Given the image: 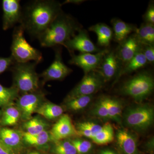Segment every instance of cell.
<instances>
[{"instance_id": "cell-1", "label": "cell", "mask_w": 154, "mask_h": 154, "mask_svg": "<svg viewBox=\"0 0 154 154\" xmlns=\"http://www.w3.org/2000/svg\"><path fill=\"white\" fill-rule=\"evenodd\" d=\"M62 12L59 2L34 1L22 11L20 25L31 36L38 38Z\"/></svg>"}, {"instance_id": "cell-2", "label": "cell", "mask_w": 154, "mask_h": 154, "mask_svg": "<svg viewBox=\"0 0 154 154\" xmlns=\"http://www.w3.org/2000/svg\"><path fill=\"white\" fill-rule=\"evenodd\" d=\"M81 29L82 26L73 17L62 11L38 38L42 47L63 45Z\"/></svg>"}, {"instance_id": "cell-3", "label": "cell", "mask_w": 154, "mask_h": 154, "mask_svg": "<svg viewBox=\"0 0 154 154\" xmlns=\"http://www.w3.org/2000/svg\"><path fill=\"white\" fill-rule=\"evenodd\" d=\"M36 62L17 63L11 68L13 72L14 85L22 94L33 93L39 90V77L36 72Z\"/></svg>"}, {"instance_id": "cell-4", "label": "cell", "mask_w": 154, "mask_h": 154, "mask_svg": "<svg viewBox=\"0 0 154 154\" xmlns=\"http://www.w3.org/2000/svg\"><path fill=\"white\" fill-rule=\"evenodd\" d=\"M25 30L20 25L14 29L11 47V56L17 63H27L33 60L38 63L42 60V54L32 47L24 37Z\"/></svg>"}, {"instance_id": "cell-5", "label": "cell", "mask_w": 154, "mask_h": 154, "mask_svg": "<svg viewBox=\"0 0 154 154\" xmlns=\"http://www.w3.org/2000/svg\"><path fill=\"white\" fill-rule=\"evenodd\" d=\"M154 78L148 72L139 73L124 83L120 89L123 95L130 96L135 101L141 102L152 93Z\"/></svg>"}, {"instance_id": "cell-6", "label": "cell", "mask_w": 154, "mask_h": 154, "mask_svg": "<svg viewBox=\"0 0 154 154\" xmlns=\"http://www.w3.org/2000/svg\"><path fill=\"white\" fill-rule=\"evenodd\" d=\"M154 109L147 105L129 108L124 115L125 125L138 131L148 129L154 122Z\"/></svg>"}, {"instance_id": "cell-7", "label": "cell", "mask_w": 154, "mask_h": 154, "mask_svg": "<svg viewBox=\"0 0 154 154\" xmlns=\"http://www.w3.org/2000/svg\"><path fill=\"white\" fill-rule=\"evenodd\" d=\"M105 82L98 72L92 71L85 74L82 81L69 93L66 99L77 96H91L99 91Z\"/></svg>"}, {"instance_id": "cell-8", "label": "cell", "mask_w": 154, "mask_h": 154, "mask_svg": "<svg viewBox=\"0 0 154 154\" xmlns=\"http://www.w3.org/2000/svg\"><path fill=\"white\" fill-rule=\"evenodd\" d=\"M44 94L39 90L20 96L17 99L16 107L21 113V119L26 121L32 118V115L44 102Z\"/></svg>"}, {"instance_id": "cell-9", "label": "cell", "mask_w": 154, "mask_h": 154, "mask_svg": "<svg viewBox=\"0 0 154 154\" xmlns=\"http://www.w3.org/2000/svg\"><path fill=\"white\" fill-rule=\"evenodd\" d=\"M108 51L107 49H104L96 54L80 53L79 55L72 54L69 63L79 67L86 74L98 69L104 56Z\"/></svg>"}, {"instance_id": "cell-10", "label": "cell", "mask_w": 154, "mask_h": 154, "mask_svg": "<svg viewBox=\"0 0 154 154\" xmlns=\"http://www.w3.org/2000/svg\"><path fill=\"white\" fill-rule=\"evenodd\" d=\"M63 46L68 50L71 54L74 51H78L81 53H94L101 51L91 41L88 32L84 29H80L77 35L66 41Z\"/></svg>"}, {"instance_id": "cell-11", "label": "cell", "mask_w": 154, "mask_h": 154, "mask_svg": "<svg viewBox=\"0 0 154 154\" xmlns=\"http://www.w3.org/2000/svg\"><path fill=\"white\" fill-rule=\"evenodd\" d=\"M49 134L51 140L53 142L79 136L71 119L67 114H64L60 117L54 125Z\"/></svg>"}, {"instance_id": "cell-12", "label": "cell", "mask_w": 154, "mask_h": 154, "mask_svg": "<svg viewBox=\"0 0 154 154\" xmlns=\"http://www.w3.org/2000/svg\"><path fill=\"white\" fill-rule=\"evenodd\" d=\"M60 49H56L54 60L51 64L40 74V76L43 79V83L51 80L63 79L72 71V70L66 65L63 61Z\"/></svg>"}, {"instance_id": "cell-13", "label": "cell", "mask_w": 154, "mask_h": 154, "mask_svg": "<svg viewBox=\"0 0 154 154\" xmlns=\"http://www.w3.org/2000/svg\"><path fill=\"white\" fill-rule=\"evenodd\" d=\"M3 28L7 30L18 23H21L22 17V8L18 0H4Z\"/></svg>"}, {"instance_id": "cell-14", "label": "cell", "mask_w": 154, "mask_h": 154, "mask_svg": "<svg viewBox=\"0 0 154 154\" xmlns=\"http://www.w3.org/2000/svg\"><path fill=\"white\" fill-rule=\"evenodd\" d=\"M141 45L138 41L135 34L128 36L120 43L115 52L119 63L122 66L129 61L137 53L140 51Z\"/></svg>"}, {"instance_id": "cell-15", "label": "cell", "mask_w": 154, "mask_h": 154, "mask_svg": "<svg viewBox=\"0 0 154 154\" xmlns=\"http://www.w3.org/2000/svg\"><path fill=\"white\" fill-rule=\"evenodd\" d=\"M0 139L16 154H21L23 148L22 133L17 130L0 126Z\"/></svg>"}, {"instance_id": "cell-16", "label": "cell", "mask_w": 154, "mask_h": 154, "mask_svg": "<svg viewBox=\"0 0 154 154\" xmlns=\"http://www.w3.org/2000/svg\"><path fill=\"white\" fill-rule=\"evenodd\" d=\"M119 63L115 52L108 51L105 54L99 66L96 71L102 75L105 82L112 79L119 70Z\"/></svg>"}, {"instance_id": "cell-17", "label": "cell", "mask_w": 154, "mask_h": 154, "mask_svg": "<svg viewBox=\"0 0 154 154\" xmlns=\"http://www.w3.org/2000/svg\"><path fill=\"white\" fill-rule=\"evenodd\" d=\"M116 137L121 154H138L137 140L132 133L125 129L118 130Z\"/></svg>"}, {"instance_id": "cell-18", "label": "cell", "mask_w": 154, "mask_h": 154, "mask_svg": "<svg viewBox=\"0 0 154 154\" xmlns=\"http://www.w3.org/2000/svg\"><path fill=\"white\" fill-rule=\"evenodd\" d=\"M111 23L113 26L114 40L119 44L125 40L131 33H135L137 29L135 25L116 18L112 19Z\"/></svg>"}, {"instance_id": "cell-19", "label": "cell", "mask_w": 154, "mask_h": 154, "mask_svg": "<svg viewBox=\"0 0 154 154\" xmlns=\"http://www.w3.org/2000/svg\"><path fill=\"white\" fill-rule=\"evenodd\" d=\"M90 31L96 33L98 45L107 47L113 37V31L109 26L104 23H98L89 28Z\"/></svg>"}, {"instance_id": "cell-20", "label": "cell", "mask_w": 154, "mask_h": 154, "mask_svg": "<svg viewBox=\"0 0 154 154\" xmlns=\"http://www.w3.org/2000/svg\"><path fill=\"white\" fill-rule=\"evenodd\" d=\"M148 63L142 51H139L129 61L122 67L118 72L117 79L122 76L132 73L144 67Z\"/></svg>"}, {"instance_id": "cell-21", "label": "cell", "mask_w": 154, "mask_h": 154, "mask_svg": "<svg viewBox=\"0 0 154 154\" xmlns=\"http://www.w3.org/2000/svg\"><path fill=\"white\" fill-rule=\"evenodd\" d=\"M36 113L50 120L60 117L63 113V107L51 102H43L38 107Z\"/></svg>"}, {"instance_id": "cell-22", "label": "cell", "mask_w": 154, "mask_h": 154, "mask_svg": "<svg viewBox=\"0 0 154 154\" xmlns=\"http://www.w3.org/2000/svg\"><path fill=\"white\" fill-rule=\"evenodd\" d=\"M134 34L141 45H154V24L144 22L137 28Z\"/></svg>"}, {"instance_id": "cell-23", "label": "cell", "mask_w": 154, "mask_h": 154, "mask_svg": "<svg viewBox=\"0 0 154 154\" xmlns=\"http://www.w3.org/2000/svg\"><path fill=\"white\" fill-rule=\"evenodd\" d=\"M23 142L36 147L45 146L51 140L49 132L45 131L36 134H30L28 133H22Z\"/></svg>"}, {"instance_id": "cell-24", "label": "cell", "mask_w": 154, "mask_h": 154, "mask_svg": "<svg viewBox=\"0 0 154 154\" xmlns=\"http://www.w3.org/2000/svg\"><path fill=\"white\" fill-rule=\"evenodd\" d=\"M103 98L108 110L109 119L121 122L122 109L121 102L118 99L108 96Z\"/></svg>"}, {"instance_id": "cell-25", "label": "cell", "mask_w": 154, "mask_h": 154, "mask_svg": "<svg viewBox=\"0 0 154 154\" xmlns=\"http://www.w3.org/2000/svg\"><path fill=\"white\" fill-rule=\"evenodd\" d=\"M114 138V130L110 123H105L102 129L91 139L93 142L99 145H103L112 142Z\"/></svg>"}, {"instance_id": "cell-26", "label": "cell", "mask_w": 154, "mask_h": 154, "mask_svg": "<svg viewBox=\"0 0 154 154\" xmlns=\"http://www.w3.org/2000/svg\"><path fill=\"white\" fill-rule=\"evenodd\" d=\"M48 124L44 119L39 116L32 117L25 121L23 127L25 132L30 134H36L47 131Z\"/></svg>"}, {"instance_id": "cell-27", "label": "cell", "mask_w": 154, "mask_h": 154, "mask_svg": "<svg viewBox=\"0 0 154 154\" xmlns=\"http://www.w3.org/2000/svg\"><path fill=\"white\" fill-rule=\"evenodd\" d=\"M21 119V113L17 107L11 105L5 108L2 112L0 123L2 126H12L17 124Z\"/></svg>"}, {"instance_id": "cell-28", "label": "cell", "mask_w": 154, "mask_h": 154, "mask_svg": "<svg viewBox=\"0 0 154 154\" xmlns=\"http://www.w3.org/2000/svg\"><path fill=\"white\" fill-rule=\"evenodd\" d=\"M19 92L14 87L6 88L0 84V107L5 108L13 105L18 98Z\"/></svg>"}, {"instance_id": "cell-29", "label": "cell", "mask_w": 154, "mask_h": 154, "mask_svg": "<svg viewBox=\"0 0 154 154\" xmlns=\"http://www.w3.org/2000/svg\"><path fill=\"white\" fill-rule=\"evenodd\" d=\"M93 98V95H91L66 99L65 106L67 109L70 111H79L87 107L92 101Z\"/></svg>"}, {"instance_id": "cell-30", "label": "cell", "mask_w": 154, "mask_h": 154, "mask_svg": "<svg viewBox=\"0 0 154 154\" xmlns=\"http://www.w3.org/2000/svg\"><path fill=\"white\" fill-rule=\"evenodd\" d=\"M102 126L92 122H81L76 127L79 136L92 139L102 129Z\"/></svg>"}, {"instance_id": "cell-31", "label": "cell", "mask_w": 154, "mask_h": 154, "mask_svg": "<svg viewBox=\"0 0 154 154\" xmlns=\"http://www.w3.org/2000/svg\"><path fill=\"white\" fill-rule=\"evenodd\" d=\"M51 151L53 154H78L71 141L67 139L53 142Z\"/></svg>"}, {"instance_id": "cell-32", "label": "cell", "mask_w": 154, "mask_h": 154, "mask_svg": "<svg viewBox=\"0 0 154 154\" xmlns=\"http://www.w3.org/2000/svg\"><path fill=\"white\" fill-rule=\"evenodd\" d=\"M71 141L76 150L78 154H88L93 148V145L89 141L79 138Z\"/></svg>"}, {"instance_id": "cell-33", "label": "cell", "mask_w": 154, "mask_h": 154, "mask_svg": "<svg viewBox=\"0 0 154 154\" xmlns=\"http://www.w3.org/2000/svg\"><path fill=\"white\" fill-rule=\"evenodd\" d=\"M93 113L99 118L104 119H109L108 110L103 97L99 99L96 103L93 109Z\"/></svg>"}, {"instance_id": "cell-34", "label": "cell", "mask_w": 154, "mask_h": 154, "mask_svg": "<svg viewBox=\"0 0 154 154\" xmlns=\"http://www.w3.org/2000/svg\"><path fill=\"white\" fill-rule=\"evenodd\" d=\"M141 51L144 55L148 63H154V45H142L141 46Z\"/></svg>"}, {"instance_id": "cell-35", "label": "cell", "mask_w": 154, "mask_h": 154, "mask_svg": "<svg viewBox=\"0 0 154 154\" xmlns=\"http://www.w3.org/2000/svg\"><path fill=\"white\" fill-rule=\"evenodd\" d=\"M15 62L11 56L8 57H0V74L11 68Z\"/></svg>"}, {"instance_id": "cell-36", "label": "cell", "mask_w": 154, "mask_h": 154, "mask_svg": "<svg viewBox=\"0 0 154 154\" xmlns=\"http://www.w3.org/2000/svg\"><path fill=\"white\" fill-rule=\"evenodd\" d=\"M145 22L149 24H154V5L151 2L149 4L148 7L143 16Z\"/></svg>"}, {"instance_id": "cell-37", "label": "cell", "mask_w": 154, "mask_h": 154, "mask_svg": "<svg viewBox=\"0 0 154 154\" xmlns=\"http://www.w3.org/2000/svg\"><path fill=\"white\" fill-rule=\"evenodd\" d=\"M0 154H16L12 151L0 139Z\"/></svg>"}, {"instance_id": "cell-38", "label": "cell", "mask_w": 154, "mask_h": 154, "mask_svg": "<svg viewBox=\"0 0 154 154\" xmlns=\"http://www.w3.org/2000/svg\"><path fill=\"white\" fill-rule=\"evenodd\" d=\"M100 154H116L115 152L109 149L102 150L100 152Z\"/></svg>"}, {"instance_id": "cell-39", "label": "cell", "mask_w": 154, "mask_h": 154, "mask_svg": "<svg viewBox=\"0 0 154 154\" xmlns=\"http://www.w3.org/2000/svg\"><path fill=\"white\" fill-rule=\"evenodd\" d=\"M29 154H40L38 152H32L30 153Z\"/></svg>"}, {"instance_id": "cell-40", "label": "cell", "mask_w": 154, "mask_h": 154, "mask_svg": "<svg viewBox=\"0 0 154 154\" xmlns=\"http://www.w3.org/2000/svg\"><path fill=\"white\" fill-rule=\"evenodd\" d=\"M2 111L0 110V119H1V116H2Z\"/></svg>"}]
</instances>
